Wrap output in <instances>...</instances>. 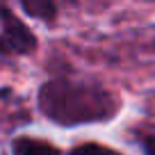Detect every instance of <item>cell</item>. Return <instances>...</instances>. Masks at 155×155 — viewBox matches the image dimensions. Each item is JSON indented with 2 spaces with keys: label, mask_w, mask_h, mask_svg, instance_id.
<instances>
[{
  "label": "cell",
  "mask_w": 155,
  "mask_h": 155,
  "mask_svg": "<svg viewBox=\"0 0 155 155\" xmlns=\"http://www.w3.org/2000/svg\"><path fill=\"white\" fill-rule=\"evenodd\" d=\"M39 107L50 121L75 126L112 116L116 112V101L105 89L68 80H50L39 91Z\"/></svg>",
  "instance_id": "1"
},
{
  "label": "cell",
  "mask_w": 155,
  "mask_h": 155,
  "mask_svg": "<svg viewBox=\"0 0 155 155\" xmlns=\"http://www.w3.org/2000/svg\"><path fill=\"white\" fill-rule=\"evenodd\" d=\"M0 21H2V32H0V55H28L37 48V39L30 32L25 23H21L14 16V12L0 5Z\"/></svg>",
  "instance_id": "2"
},
{
  "label": "cell",
  "mask_w": 155,
  "mask_h": 155,
  "mask_svg": "<svg viewBox=\"0 0 155 155\" xmlns=\"http://www.w3.org/2000/svg\"><path fill=\"white\" fill-rule=\"evenodd\" d=\"M12 150L14 155H59V150L53 144L32 137H16L12 141Z\"/></svg>",
  "instance_id": "3"
},
{
  "label": "cell",
  "mask_w": 155,
  "mask_h": 155,
  "mask_svg": "<svg viewBox=\"0 0 155 155\" xmlns=\"http://www.w3.org/2000/svg\"><path fill=\"white\" fill-rule=\"evenodd\" d=\"M23 9H25V14L34 16V18H41L46 23H53L55 16H57V7L50 0H23Z\"/></svg>",
  "instance_id": "4"
},
{
  "label": "cell",
  "mask_w": 155,
  "mask_h": 155,
  "mask_svg": "<svg viewBox=\"0 0 155 155\" xmlns=\"http://www.w3.org/2000/svg\"><path fill=\"white\" fill-rule=\"evenodd\" d=\"M68 155H119V153L112 150V148H105V146H101V144H80Z\"/></svg>",
  "instance_id": "5"
},
{
  "label": "cell",
  "mask_w": 155,
  "mask_h": 155,
  "mask_svg": "<svg viewBox=\"0 0 155 155\" xmlns=\"http://www.w3.org/2000/svg\"><path fill=\"white\" fill-rule=\"evenodd\" d=\"M144 150H146V155H155V139H146Z\"/></svg>",
  "instance_id": "6"
}]
</instances>
